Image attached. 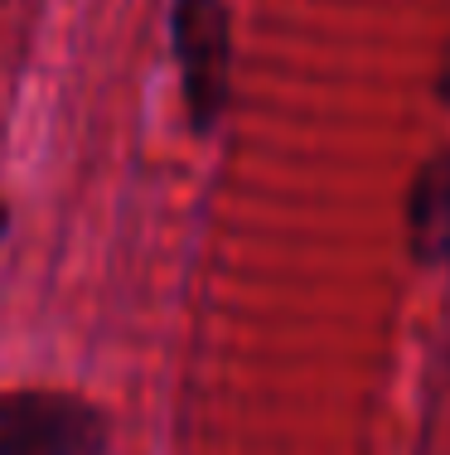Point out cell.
Masks as SVG:
<instances>
[{"mask_svg": "<svg viewBox=\"0 0 450 455\" xmlns=\"http://www.w3.org/2000/svg\"><path fill=\"white\" fill-rule=\"evenodd\" d=\"M107 436L102 407L78 393H0V455H102Z\"/></svg>", "mask_w": 450, "mask_h": 455, "instance_id": "cell-1", "label": "cell"}, {"mask_svg": "<svg viewBox=\"0 0 450 455\" xmlns=\"http://www.w3.org/2000/svg\"><path fill=\"white\" fill-rule=\"evenodd\" d=\"M175 63L179 88L194 132H213L233 97V39H228V0H175Z\"/></svg>", "mask_w": 450, "mask_h": 455, "instance_id": "cell-2", "label": "cell"}, {"mask_svg": "<svg viewBox=\"0 0 450 455\" xmlns=\"http://www.w3.org/2000/svg\"><path fill=\"white\" fill-rule=\"evenodd\" d=\"M407 243L416 262H450V146L436 150L407 189Z\"/></svg>", "mask_w": 450, "mask_h": 455, "instance_id": "cell-3", "label": "cell"}, {"mask_svg": "<svg viewBox=\"0 0 450 455\" xmlns=\"http://www.w3.org/2000/svg\"><path fill=\"white\" fill-rule=\"evenodd\" d=\"M5 233H10V204L0 199V243H5Z\"/></svg>", "mask_w": 450, "mask_h": 455, "instance_id": "cell-4", "label": "cell"}]
</instances>
